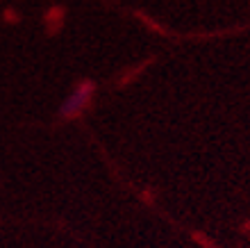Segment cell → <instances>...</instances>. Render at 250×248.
Here are the masks:
<instances>
[{"label": "cell", "instance_id": "obj_1", "mask_svg": "<svg viewBox=\"0 0 250 248\" xmlns=\"http://www.w3.org/2000/svg\"><path fill=\"white\" fill-rule=\"evenodd\" d=\"M93 82H80L60 105V116L62 118H75L78 114L86 110V105L91 103L93 98Z\"/></svg>", "mask_w": 250, "mask_h": 248}]
</instances>
